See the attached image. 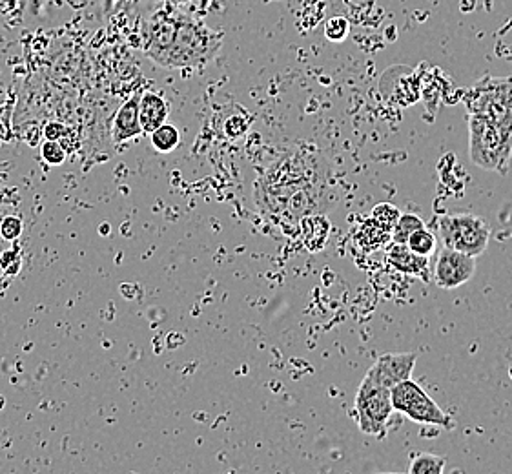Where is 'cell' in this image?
Returning a JSON list of instances; mask_svg holds the SVG:
<instances>
[{
  "instance_id": "7",
  "label": "cell",
  "mask_w": 512,
  "mask_h": 474,
  "mask_svg": "<svg viewBox=\"0 0 512 474\" xmlns=\"http://www.w3.org/2000/svg\"><path fill=\"white\" fill-rule=\"evenodd\" d=\"M390 400H392L394 411L407 416L412 422L443 427V429L454 427L451 416L445 413L440 405L423 391L420 383L414 382L412 378L394 385L390 389Z\"/></svg>"
},
{
  "instance_id": "3",
  "label": "cell",
  "mask_w": 512,
  "mask_h": 474,
  "mask_svg": "<svg viewBox=\"0 0 512 474\" xmlns=\"http://www.w3.org/2000/svg\"><path fill=\"white\" fill-rule=\"evenodd\" d=\"M469 154L478 168L505 172L511 163L512 132L491 123L482 115L469 114Z\"/></svg>"
},
{
  "instance_id": "1",
  "label": "cell",
  "mask_w": 512,
  "mask_h": 474,
  "mask_svg": "<svg viewBox=\"0 0 512 474\" xmlns=\"http://www.w3.org/2000/svg\"><path fill=\"white\" fill-rule=\"evenodd\" d=\"M327 170L314 154H288L268 168L256 185V203L267 216L283 223H301L321 214Z\"/></svg>"
},
{
  "instance_id": "25",
  "label": "cell",
  "mask_w": 512,
  "mask_h": 474,
  "mask_svg": "<svg viewBox=\"0 0 512 474\" xmlns=\"http://www.w3.org/2000/svg\"><path fill=\"white\" fill-rule=\"evenodd\" d=\"M172 2H186V0H172Z\"/></svg>"
},
{
  "instance_id": "8",
  "label": "cell",
  "mask_w": 512,
  "mask_h": 474,
  "mask_svg": "<svg viewBox=\"0 0 512 474\" xmlns=\"http://www.w3.org/2000/svg\"><path fill=\"white\" fill-rule=\"evenodd\" d=\"M476 272V261L458 250L443 247L434 263L432 278L440 289H460L467 281H471Z\"/></svg>"
},
{
  "instance_id": "15",
  "label": "cell",
  "mask_w": 512,
  "mask_h": 474,
  "mask_svg": "<svg viewBox=\"0 0 512 474\" xmlns=\"http://www.w3.org/2000/svg\"><path fill=\"white\" fill-rule=\"evenodd\" d=\"M407 471L414 474H441L445 471V458L431 453L414 454Z\"/></svg>"
},
{
  "instance_id": "11",
  "label": "cell",
  "mask_w": 512,
  "mask_h": 474,
  "mask_svg": "<svg viewBox=\"0 0 512 474\" xmlns=\"http://www.w3.org/2000/svg\"><path fill=\"white\" fill-rule=\"evenodd\" d=\"M139 101H141V95L137 93L119 108V112L113 119V143L121 145V143H126L134 137L143 135V128L139 123Z\"/></svg>"
},
{
  "instance_id": "21",
  "label": "cell",
  "mask_w": 512,
  "mask_h": 474,
  "mask_svg": "<svg viewBox=\"0 0 512 474\" xmlns=\"http://www.w3.org/2000/svg\"><path fill=\"white\" fill-rule=\"evenodd\" d=\"M22 234V219L17 216H8L2 219L0 223V236L6 241H15Z\"/></svg>"
},
{
  "instance_id": "22",
  "label": "cell",
  "mask_w": 512,
  "mask_h": 474,
  "mask_svg": "<svg viewBox=\"0 0 512 474\" xmlns=\"http://www.w3.org/2000/svg\"><path fill=\"white\" fill-rule=\"evenodd\" d=\"M246 130H248V123H246L243 117H230L225 124V134L228 137H232V139H237V137H241V135L246 134Z\"/></svg>"
},
{
  "instance_id": "9",
  "label": "cell",
  "mask_w": 512,
  "mask_h": 474,
  "mask_svg": "<svg viewBox=\"0 0 512 474\" xmlns=\"http://www.w3.org/2000/svg\"><path fill=\"white\" fill-rule=\"evenodd\" d=\"M414 365H416V354H412V352L383 354L370 367L367 376L374 382L392 389L394 385H398L403 380H409L410 374L414 371Z\"/></svg>"
},
{
  "instance_id": "10",
  "label": "cell",
  "mask_w": 512,
  "mask_h": 474,
  "mask_svg": "<svg viewBox=\"0 0 512 474\" xmlns=\"http://www.w3.org/2000/svg\"><path fill=\"white\" fill-rule=\"evenodd\" d=\"M387 261L392 268H396L401 274H409L414 278L429 279V265L431 258L420 256L412 252L405 243H394L387 250Z\"/></svg>"
},
{
  "instance_id": "14",
  "label": "cell",
  "mask_w": 512,
  "mask_h": 474,
  "mask_svg": "<svg viewBox=\"0 0 512 474\" xmlns=\"http://www.w3.org/2000/svg\"><path fill=\"white\" fill-rule=\"evenodd\" d=\"M150 141H152V146L157 152L168 154L181 143V134H179V130L175 128L174 124L164 123L150 134Z\"/></svg>"
},
{
  "instance_id": "13",
  "label": "cell",
  "mask_w": 512,
  "mask_h": 474,
  "mask_svg": "<svg viewBox=\"0 0 512 474\" xmlns=\"http://www.w3.org/2000/svg\"><path fill=\"white\" fill-rule=\"evenodd\" d=\"M390 234L387 228L381 227L376 219H367L363 225H359L356 232V243H359L365 250H374L381 247L385 241H389Z\"/></svg>"
},
{
  "instance_id": "20",
  "label": "cell",
  "mask_w": 512,
  "mask_h": 474,
  "mask_svg": "<svg viewBox=\"0 0 512 474\" xmlns=\"http://www.w3.org/2000/svg\"><path fill=\"white\" fill-rule=\"evenodd\" d=\"M41 152L44 161H46L48 165H62L64 159H66L64 148L59 145V141H52V139H48V141L42 145Z\"/></svg>"
},
{
  "instance_id": "18",
  "label": "cell",
  "mask_w": 512,
  "mask_h": 474,
  "mask_svg": "<svg viewBox=\"0 0 512 474\" xmlns=\"http://www.w3.org/2000/svg\"><path fill=\"white\" fill-rule=\"evenodd\" d=\"M400 216V208L394 207V205H390V203H381V205H378V207L372 210V216L370 217L376 219L381 227L387 228L390 234H392V228H394Z\"/></svg>"
},
{
  "instance_id": "23",
  "label": "cell",
  "mask_w": 512,
  "mask_h": 474,
  "mask_svg": "<svg viewBox=\"0 0 512 474\" xmlns=\"http://www.w3.org/2000/svg\"><path fill=\"white\" fill-rule=\"evenodd\" d=\"M13 261H21V256L17 252H4L2 258H0V267H2L4 272H8V274H17L19 268L11 265Z\"/></svg>"
},
{
  "instance_id": "4",
  "label": "cell",
  "mask_w": 512,
  "mask_h": 474,
  "mask_svg": "<svg viewBox=\"0 0 512 474\" xmlns=\"http://www.w3.org/2000/svg\"><path fill=\"white\" fill-rule=\"evenodd\" d=\"M469 114L482 115L503 130L512 132V79L489 77L467 93Z\"/></svg>"
},
{
  "instance_id": "24",
  "label": "cell",
  "mask_w": 512,
  "mask_h": 474,
  "mask_svg": "<svg viewBox=\"0 0 512 474\" xmlns=\"http://www.w3.org/2000/svg\"><path fill=\"white\" fill-rule=\"evenodd\" d=\"M62 134H64V126L59 123L48 124V126H46V130H44L46 139H52V141H59Z\"/></svg>"
},
{
  "instance_id": "17",
  "label": "cell",
  "mask_w": 512,
  "mask_h": 474,
  "mask_svg": "<svg viewBox=\"0 0 512 474\" xmlns=\"http://www.w3.org/2000/svg\"><path fill=\"white\" fill-rule=\"evenodd\" d=\"M425 227V223H423V219L420 216H416V214H412V212H407V214H401L400 219L396 221V225L392 228V236L390 239L394 241V243H407V239H409L416 230H420V228Z\"/></svg>"
},
{
  "instance_id": "19",
  "label": "cell",
  "mask_w": 512,
  "mask_h": 474,
  "mask_svg": "<svg viewBox=\"0 0 512 474\" xmlns=\"http://www.w3.org/2000/svg\"><path fill=\"white\" fill-rule=\"evenodd\" d=\"M349 30L350 26L347 19H343V17H334V19H330V21L327 22L325 33H327L328 41L341 42L347 39Z\"/></svg>"
},
{
  "instance_id": "5",
  "label": "cell",
  "mask_w": 512,
  "mask_h": 474,
  "mask_svg": "<svg viewBox=\"0 0 512 474\" xmlns=\"http://www.w3.org/2000/svg\"><path fill=\"white\" fill-rule=\"evenodd\" d=\"M392 413H394V407L390 400L389 387L374 382L365 374L354 403V416H356L359 431L374 438H383L389 431Z\"/></svg>"
},
{
  "instance_id": "12",
  "label": "cell",
  "mask_w": 512,
  "mask_h": 474,
  "mask_svg": "<svg viewBox=\"0 0 512 474\" xmlns=\"http://www.w3.org/2000/svg\"><path fill=\"white\" fill-rule=\"evenodd\" d=\"M168 115H170V106L164 101L163 95L154 92H146L141 95L139 123L143 128V134H152L161 124L166 123Z\"/></svg>"
},
{
  "instance_id": "6",
  "label": "cell",
  "mask_w": 512,
  "mask_h": 474,
  "mask_svg": "<svg viewBox=\"0 0 512 474\" xmlns=\"http://www.w3.org/2000/svg\"><path fill=\"white\" fill-rule=\"evenodd\" d=\"M440 236L443 247L476 258L487 250L491 228L485 219L474 214H447L440 219Z\"/></svg>"
},
{
  "instance_id": "16",
  "label": "cell",
  "mask_w": 512,
  "mask_h": 474,
  "mask_svg": "<svg viewBox=\"0 0 512 474\" xmlns=\"http://www.w3.org/2000/svg\"><path fill=\"white\" fill-rule=\"evenodd\" d=\"M405 245H407L412 252H416V254H420V256H425V258H431L432 254L436 252L438 241H436V236L432 234L429 228L423 227L420 228V230H416V232L407 239Z\"/></svg>"
},
{
  "instance_id": "2",
  "label": "cell",
  "mask_w": 512,
  "mask_h": 474,
  "mask_svg": "<svg viewBox=\"0 0 512 474\" xmlns=\"http://www.w3.org/2000/svg\"><path fill=\"white\" fill-rule=\"evenodd\" d=\"M221 39L192 19L152 22L144 37V53L163 68H201L216 57Z\"/></svg>"
}]
</instances>
